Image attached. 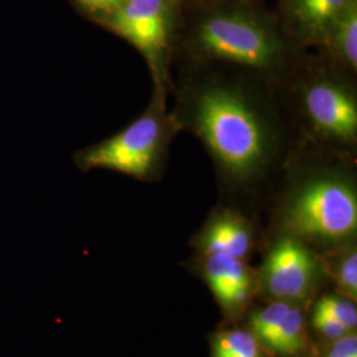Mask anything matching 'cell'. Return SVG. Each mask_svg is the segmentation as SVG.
<instances>
[{"instance_id": "6da1fadb", "label": "cell", "mask_w": 357, "mask_h": 357, "mask_svg": "<svg viewBox=\"0 0 357 357\" xmlns=\"http://www.w3.org/2000/svg\"><path fill=\"white\" fill-rule=\"evenodd\" d=\"M185 69L171 114L202 142L222 181L246 190L283 171L302 142L294 138L277 84L233 66Z\"/></svg>"}, {"instance_id": "7a4b0ae2", "label": "cell", "mask_w": 357, "mask_h": 357, "mask_svg": "<svg viewBox=\"0 0 357 357\" xmlns=\"http://www.w3.org/2000/svg\"><path fill=\"white\" fill-rule=\"evenodd\" d=\"M183 17L175 52L187 66L222 65L278 84L298 54L278 17L257 0H205Z\"/></svg>"}, {"instance_id": "3957f363", "label": "cell", "mask_w": 357, "mask_h": 357, "mask_svg": "<svg viewBox=\"0 0 357 357\" xmlns=\"http://www.w3.org/2000/svg\"><path fill=\"white\" fill-rule=\"evenodd\" d=\"M352 159L301 143L284 171L291 184L282 203L280 231L307 243L339 246L351 243L357 230L356 183Z\"/></svg>"}, {"instance_id": "277c9868", "label": "cell", "mask_w": 357, "mask_h": 357, "mask_svg": "<svg viewBox=\"0 0 357 357\" xmlns=\"http://www.w3.org/2000/svg\"><path fill=\"white\" fill-rule=\"evenodd\" d=\"M302 52L277 84L298 138L320 153L352 159L357 147L355 77L320 54Z\"/></svg>"}, {"instance_id": "5b68a950", "label": "cell", "mask_w": 357, "mask_h": 357, "mask_svg": "<svg viewBox=\"0 0 357 357\" xmlns=\"http://www.w3.org/2000/svg\"><path fill=\"white\" fill-rule=\"evenodd\" d=\"M167 93L153 86V98L144 113L113 137L77 151L73 155L76 166L85 172L110 169L142 181L159 178L166 167L171 142L180 131L167 110Z\"/></svg>"}, {"instance_id": "8992f818", "label": "cell", "mask_w": 357, "mask_h": 357, "mask_svg": "<svg viewBox=\"0 0 357 357\" xmlns=\"http://www.w3.org/2000/svg\"><path fill=\"white\" fill-rule=\"evenodd\" d=\"M183 6L180 0H123L100 24L141 53L153 86L172 89L169 65L183 24Z\"/></svg>"}, {"instance_id": "52a82bcc", "label": "cell", "mask_w": 357, "mask_h": 357, "mask_svg": "<svg viewBox=\"0 0 357 357\" xmlns=\"http://www.w3.org/2000/svg\"><path fill=\"white\" fill-rule=\"evenodd\" d=\"M321 271L320 257L310 243L280 231L268 249L261 278L273 301L299 306L314 293Z\"/></svg>"}, {"instance_id": "ba28073f", "label": "cell", "mask_w": 357, "mask_h": 357, "mask_svg": "<svg viewBox=\"0 0 357 357\" xmlns=\"http://www.w3.org/2000/svg\"><path fill=\"white\" fill-rule=\"evenodd\" d=\"M352 0H278V22L299 51L317 48Z\"/></svg>"}, {"instance_id": "9c48e42d", "label": "cell", "mask_w": 357, "mask_h": 357, "mask_svg": "<svg viewBox=\"0 0 357 357\" xmlns=\"http://www.w3.org/2000/svg\"><path fill=\"white\" fill-rule=\"evenodd\" d=\"M255 236L252 225L241 213L222 209L206 222L195 240L202 257L222 255L246 261L253 249Z\"/></svg>"}, {"instance_id": "30bf717a", "label": "cell", "mask_w": 357, "mask_h": 357, "mask_svg": "<svg viewBox=\"0 0 357 357\" xmlns=\"http://www.w3.org/2000/svg\"><path fill=\"white\" fill-rule=\"evenodd\" d=\"M203 273L220 303L228 310L243 306L252 294L253 275L243 259L222 255H204Z\"/></svg>"}, {"instance_id": "8fae6325", "label": "cell", "mask_w": 357, "mask_h": 357, "mask_svg": "<svg viewBox=\"0 0 357 357\" xmlns=\"http://www.w3.org/2000/svg\"><path fill=\"white\" fill-rule=\"evenodd\" d=\"M320 56L349 76L357 72V0L333 22L319 47Z\"/></svg>"}, {"instance_id": "7c38bea8", "label": "cell", "mask_w": 357, "mask_h": 357, "mask_svg": "<svg viewBox=\"0 0 357 357\" xmlns=\"http://www.w3.org/2000/svg\"><path fill=\"white\" fill-rule=\"evenodd\" d=\"M307 344L306 320L302 310L296 305H290L277 327L261 342V345H265L275 355L283 357L301 355Z\"/></svg>"}, {"instance_id": "4fadbf2b", "label": "cell", "mask_w": 357, "mask_h": 357, "mask_svg": "<svg viewBox=\"0 0 357 357\" xmlns=\"http://www.w3.org/2000/svg\"><path fill=\"white\" fill-rule=\"evenodd\" d=\"M320 257V255H319ZM323 271H331L339 290L354 301L357 296V252L352 243L332 248L331 253L320 257Z\"/></svg>"}, {"instance_id": "5bb4252c", "label": "cell", "mask_w": 357, "mask_h": 357, "mask_svg": "<svg viewBox=\"0 0 357 357\" xmlns=\"http://www.w3.org/2000/svg\"><path fill=\"white\" fill-rule=\"evenodd\" d=\"M213 357H262L261 343L252 331L228 330L215 337Z\"/></svg>"}, {"instance_id": "9a60e30c", "label": "cell", "mask_w": 357, "mask_h": 357, "mask_svg": "<svg viewBox=\"0 0 357 357\" xmlns=\"http://www.w3.org/2000/svg\"><path fill=\"white\" fill-rule=\"evenodd\" d=\"M315 308L342 323L348 331L355 332L356 330L357 308L352 299L342 296H323Z\"/></svg>"}, {"instance_id": "2e32d148", "label": "cell", "mask_w": 357, "mask_h": 357, "mask_svg": "<svg viewBox=\"0 0 357 357\" xmlns=\"http://www.w3.org/2000/svg\"><path fill=\"white\" fill-rule=\"evenodd\" d=\"M68 1L84 17L97 23L98 26L123 3V0H68Z\"/></svg>"}, {"instance_id": "e0dca14e", "label": "cell", "mask_w": 357, "mask_h": 357, "mask_svg": "<svg viewBox=\"0 0 357 357\" xmlns=\"http://www.w3.org/2000/svg\"><path fill=\"white\" fill-rule=\"evenodd\" d=\"M312 323L314 327L317 328V331L321 333L326 339L328 340H337L347 336L351 331H348L342 323H339L337 320L332 319L331 317H328L327 314H324L323 311H320L318 308H315L314 315H312Z\"/></svg>"}, {"instance_id": "ac0fdd59", "label": "cell", "mask_w": 357, "mask_h": 357, "mask_svg": "<svg viewBox=\"0 0 357 357\" xmlns=\"http://www.w3.org/2000/svg\"><path fill=\"white\" fill-rule=\"evenodd\" d=\"M323 357H357V336L355 332L331 342Z\"/></svg>"}, {"instance_id": "d6986e66", "label": "cell", "mask_w": 357, "mask_h": 357, "mask_svg": "<svg viewBox=\"0 0 357 357\" xmlns=\"http://www.w3.org/2000/svg\"><path fill=\"white\" fill-rule=\"evenodd\" d=\"M183 4H187V3H193V1H200V0H180Z\"/></svg>"}, {"instance_id": "ffe728a7", "label": "cell", "mask_w": 357, "mask_h": 357, "mask_svg": "<svg viewBox=\"0 0 357 357\" xmlns=\"http://www.w3.org/2000/svg\"><path fill=\"white\" fill-rule=\"evenodd\" d=\"M200 1H205V0H200Z\"/></svg>"}]
</instances>
